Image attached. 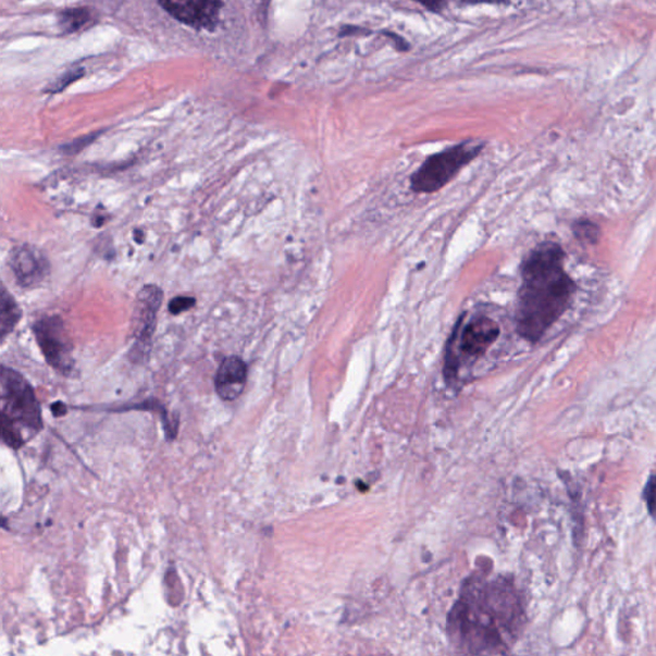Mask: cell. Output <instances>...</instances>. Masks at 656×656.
Returning <instances> with one entry per match:
<instances>
[{"label": "cell", "mask_w": 656, "mask_h": 656, "mask_svg": "<svg viewBox=\"0 0 656 656\" xmlns=\"http://www.w3.org/2000/svg\"><path fill=\"white\" fill-rule=\"evenodd\" d=\"M575 286L565 269V251L558 244L540 245L522 267L517 330L524 341L536 343L567 311Z\"/></svg>", "instance_id": "1"}, {"label": "cell", "mask_w": 656, "mask_h": 656, "mask_svg": "<svg viewBox=\"0 0 656 656\" xmlns=\"http://www.w3.org/2000/svg\"><path fill=\"white\" fill-rule=\"evenodd\" d=\"M522 616L516 594L507 583L468 589L453 612L454 629L470 647L506 645L503 632L513 634Z\"/></svg>", "instance_id": "2"}, {"label": "cell", "mask_w": 656, "mask_h": 656, "mask_svg": "<svg viewBox=\"0 0 656 656\" xmlns=\"http://www.w3.org/2000/svg\"><path fill=\"white\" fill-rule=\"evenodd\" d=\"M0 384L3 440L18 449L42 429L39 403L33 387L16 371L3 367Z\"/></svg>", "instance_id": "3"}, {"label": "cell", "mask_w": 656, "mask_h": 656, "mask_svg": "<svg viewBox=\"0 0 656 656\" xmlns=\"http://www.w3.org/2000/svg\"><path fill=\"white\" fill-rule=\"evenodd\" d=\"M497 337L499 324L487 315H475L466 323L459 321L446 349L445 377L449 382L458 380L460 371L484 357Z\"/></svg>", "instance_id": "4"}, {"label": "cell", "mask_w": 656, "mask_h": 656, "mask_svg": "<svg viewBox=\"0 0 656 656\" xmlns=\"http://www.w3.org/2000/svg\"><path fill=\"white\" fill-rule=\"evenodd\" d=\"M484 149L479 141H465L429 158L418 170L410 187L418 194L435 193L449 184L461 169L470 164Z\"/></svg>", "instance_id": "5"}, {"label": "cell", "mask_w": 656, "mask_h": 656, "mask_svg": "<svg viewBox=\"0 0 656 656\" xmlns=\"http://www.w3.org/2000/svg\"><path fill=\"white\" fill-rule=\"evenodd\" d=\"M36 338L48 363L63 373L71 371L74 360L66 330L60 317H46L34 326Z\"/></svg>", "instance_id": "6"}, {"label": "cell", "mask_w": 656, "mask_h": 656, "mask_svg": "<svg viewBox=\"0 0 656 656\" xmlns=\"http://www.w3.org/2000/svg\"><path fill=\"white\" fill-rule=\"evenodd\" d=\"M160 3L173 18L186 26L208 32L218 27L221 0H160Z\"/></svg>", "instance_id": "7"}, {"label": "cell", "mask_w": 656, "mask_h": 656, "mask_svg": "<svg viewBox=\"0 0 656 656\" xmlns=\"http://www.w3.org/2000/svg\"><path fill=\"white\" fill-rule=\"evenodd\" d=\"M162 292L154 285L141 288L133 317V335L139 343L149 344L154 334L157 313L162 305Z\"/></svg>", "instance_id": "8"}, {"label": "cell", "mask_w": 656, "mask_h": 656, "mask_svg": "<svg viewBox=\"0 0 656 656\" xmlns=\"http://www.w3.org/2000/svg\"><path fill=\"white\" fill-rule=\"evenodd\" d=\"M10 265L18 284L25 287L39 285L49 273L46 257L39 250L27 247V245L12 251Z\"/></svg>", "instance_id": "9"}, {"label": "cell", "mask_w": 656, "mask_h": 656, "mask_svg": "<svg viewBox=\"0 0 656 656\" xmlns=\"http://www.w3.org/2000/svg\"><path fill=\"white\" fill-rule=\"evenodd\" d=\"M247 376V364L240 358L228 357L215 374V391L223 400H236L244 392Z\"/></svg>", "instance_id": "10"}, {"label": "cell", "mask_w": 656, "mask_h": 656, "mask_svg": "<svg viewBox=\"0 0 656 656\" xmlns=\"http://www.w3.org/2000/svg\"><path fill=\"white\" fill-rule=\"evenodd\" d=\"M20 319L21 311L17 302L14 301L7 290H3L2 300H0V334L3 337L9 335Z\"/></svg>", "instance_id": "11"}, {"label": "cell", "mask_w": 656, "mask_h": 656, "mask_svg": "<svg viewBox=\"0 0 656 656\" xmlns=\"http://www.w3.org/2000/svg\"><path fill=\"white\" fill-rule=\"evenodd\" d=\"M92 13L88 9H74L60 14V25L64 33H76L90 24Z\"/></svg>", "instance_id": "12"}, {"label": "cell", "mask_w": 656, "mask_h": 656, "mask_svg": "<svg viewBox=\"0 0 656 656\" xmlns=\"http://www.w3.org/2000/svg\"><path fill=\"white\" fill-rule=\"evenodd\" d=\"M574 233L581 240L595 243L597 240V235H599V228L589 221L579 222L574 227Z\"/></svg>", "instance_id": "13"}, {"label": "cell", "mask_w": 656, "mask_h": 656, "mask_svg": "<svg viewBox=\"0 0 656 656\" xmlns=\"http://www.w3.org/2000/svg\"><path fill=\"white\" fill-rule=\"evenodd\" d=\"M648 513L656 518V474L648 479L644 492Z\"/></svg>", "instance_id": "14"}, {"label": "cell", "mask_w": 656, "mask_h": 656, "mask_svg": "<svg viewBox=\"0 0 656 656\" xmlns=\"http://www.w3.org/2000/svg\"><path fill=\"white\" fill-rule=\"evenodd\" d=\"M194 306H196V299L191 297H177L171 300L169 309L172 314H180L189 311Z\"/></svg>", "instance_id": "15"}, {"label": "cell", "mask_w": 656, "mask_h": 656, "mask_svg": "<svg viewBox=\"0 0 656 656\" xmlns=\"http://www.w3.org/2000/svg\"><path fill=\"white\" fill-rule=\"evenodd\" d=\"M83 75H84L83 70L70 71L69 75L61 77L60 81H58L55 83V88L50 89V90L61 91L64 88H66L67 85H70L72 82L77 81V78H81Z\"/></svg>", "instance_id": "16"}, {"label": "cell", "mask_w": 656, "mask_h": 656, "mask_svg": "<svg viewBox=\"0 0 656 656\" xmlns=\"http://www.w3.org/2000/svg\"><path fill=\"white\" fill-rule=\"evenodd\" d=\"M431 12H440L444 10L446 0H414Z\"/></svg>", "instance_id": "17"}]
</instances>
